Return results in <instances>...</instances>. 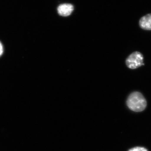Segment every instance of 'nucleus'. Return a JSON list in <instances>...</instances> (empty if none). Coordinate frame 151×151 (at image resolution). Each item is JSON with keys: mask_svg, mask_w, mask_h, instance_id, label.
<instances>
[{"mask_svg": "<svg viewBox=\"0 0 151 151\" xmlns=\"http://www.w3.org/2000/svg\"><path fill=\"white\" fill-rule=\"evenodd\" d=\"M3 47L2 46V45L1 43V42H0V56L2 55V54H3Z\"/></svg>", "mask_w": 151, "mask_h": 151, "instance_id": "423d86ee", "label": "nucleus"}, {"mask_svg": "<svg viewBox=\"0 0 151 151\" xmlns=\"http://www.w3.org/2000/svg\"><path fill=\"white\" fill-rule=\"evenodd\" d=\"M144 57L139 52L135 51L130 55L126 59V63L127 67L130 69H137L142 65H145Z\"/></svg>", "mask_w": 151, "mask_h": 151, "instance_id": "f03ea898", "label": "nucleus"}, {"mask_svg": "<svg viewBox=\"0 0 151 151\" xmlns=\"http://www.w3.org/2000/svg\"><path fill=\"white\" fill-rule=\"evenodd\" d=\"M127 103L130 110L136 112L144 111L147 105V100L143 94L137 91L132 92L129 95Z\"/></svg>", "mask_w": 151, "mask_h": 151, "instance_id": "f257e3e1", "label": "nucleus"}, {"mask_svg": "<svg viewBox=\"0 0 151 151\" xmlns=\"http://www.w3.org/2000/svg\"><path fill=\"white\" fill-rule=\"evenodd\" d=\"M129 151H148L147 150L142 147H136L130 149Z\"/></svg>", "mask_w": 151, "mask_h": 151, "instance_id": "39448f33", "label": "nucleus"}, {"mask_svg": "<svg viewBox=\"0 0 151 151\" xmlns=\"http://www.w3.org/2000/svg\"><path fill=\"white\" fill-rule=\"evenodd\" d=\"M73 10V6L71 4H62L58 8V13L63 17L68 16L72 13Z\"/></svg>", "mask_w": 151, "mask_h": 151, "instance_id": "7ed1b4c3", "label": "nucleus"}, {"mask_svg": "<svg viewBox=\"0 0 151 151\" xmlns=\"http://www.w3.org/2000/svg\"><path fill=\"white\" fill-rule=\"evenodd\" d=\"M140 27L146 30H151V14L142 17L139 22Z\"/></svg>", "mask_w": 151, "mask_h": 151, "instance_id": "20e7f679", "label": "nucleus"}]
</instances>
